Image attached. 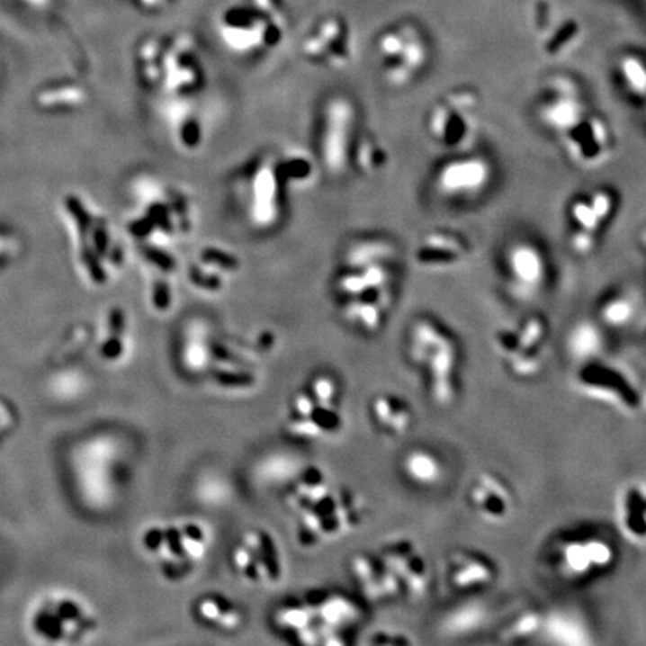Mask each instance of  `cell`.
Returning <instances> with one entry per match:
<instances>
[{"mask_svg":"<svg viewBox=\"0 0 646 646\" xmlns=\"http://www.w3.org/2000/svg\"><path fill=\"white\" fill-rule=\"evenodd\" d=\"M404 256L388 235H356L341 247L331 274V295L343 322L374 336L388 322L403 279Z\"/></svg>","mask_w":646,"mask_h":646,"instance_id":"1","label":"cell"},{"mask_svg":"<svg viewBox=\"0 0 646 646\" xmlns=\"http://www.w3.org/2000/svg\"><path fill=\"white\" fill-rule=\"evenodd\" d=\"M318 169L313 155L297 148L259 151L230 175L232 210L253 232H273L286 219L292 192L309 184Z\"/></svg>","mask_w":646,"mask_h":646,"instance_id":"2","label":"cell"},{"mask_svg":"<svg viewBox=\"0 0 646 646\" xmlns=\"http://www.w3.org/2000/svg\"><path fill=\"white\" fill-rule=\"evenodd\" d=\"M132 201L126 230L138 246L173 250L195 232L198 207L182 184L142 175L133 182Z\"/></svg>","mask_w":646,"mask_h":646,"instance_id":"3","label":"cell"},{"mask_svg":"<svg viewBox=\"0 0 646 646\" xmlns=\"http://www.w3.org/2000/svg\"><path fill=\"white\" fill-rule=\"evenodd\" d=\"M60 216L69 232L76 271L87 283L103 288L121 274L128 264L126 246L98 204L83 193L69 192L60 202Z\"/></svg>","mask_w":646,"mask_h":646,"instance_id":"4","label":"cell"},{"mask_svg":"<svg viewBox=\"0 0 646 646\" xmlns=\"http://www.w3.org/2000/svg\"><path fill=\"white\" fill-rule=\"evenodd\" d=\"M367 130L354 96L345 92L325 96L316 111L311 151L319 169L332 178L354 173L359 146Z\"/></svg>","mask_w":646,"mask_h":646,"instance_id":"5","label":"cell"},{"mask_svg":"<svg viewBox=\"0 0 646 646\" xmlns=\"http://www.w3.org/2000/svg\"><path fill=\"white\" fill-rule=\"evenodd\" d=\"M408 354L426 379L431 399L449 406L458 395L461 345L455 332L433 315H417L406 334Z\"/></svg>","mask_w":646,"mask_h":646,"instance_id":"6","label":"cell"},{"mask_svg":"<svg viewBox=\"0 0 646 646\" xmlns=\"http://www.w3.org/2000/svg\"><path fill=\"white\" fill-rule=\"evenodd\" d=\"M623 209V195L612 184L600 183L576 191L562 207L567 246L576 256L597 252Z\"/></svg>","mask_w":646,"mask_h":646,"instance_id":"7","label":"cell"},{"mask_svg":"<svg viewBox=\"0 0 646 646\" xmlns=\"http://www.w3.org/2000/svg\"><path fill=\"white\" fill-rule=\"evenodd\" d=\"M497 169L491 156L474 147L444 153L430 174L431 192L444 204L478 202L491 191Z\"/></svg>","mask_w":646,"mask_h":646,"instance_id":"8","label":"cell"},{"mask_svg":"<svg viewBox=\"0 0 646 646\" xmlns=\"http://www.w3.org/2000/svg\"><path fill=\"white\" fill-rule=\"evenodd\" d=\"M482 98L471 85H456L434 101L426 115V135L443 153L465 150L479 132Z\"/></svg>","mask_w":646,"mask_h":646,"instance_id":"9","label":"cell"},{"mask_svg":"<svg viewBox=\"0 0 646 646\" xmlns=\"http://www.w3.org/2000/svg\"><path fill=\"white\" fill-rule=\"evenodd\" d=\"M376 53L381 78L392 89H408L421 80L430 67L428 44L421 31L412 26L381 33Z\"/></svg>","mask_w":646,"mask_h":646,"instance_id":"10","label":"cell"},{"mask_svg":"<svg viewBox=\"0 0 646 646\" xmlns=\"http://www.w3.org/2000/svg\"><path fill=\"white\" fill-rule=\"evenodd\" d=\"M551 264L549 253L537 239L516 237L501 247L498 274L512 297L528 301L551 283Z\"/></svg>","mask_w":646,"mask_h":646,"instance_id":"11","label":"cell"},{"mask_svg":"<svg viewBox=\"0 0 646 646\" xmlns=\"http://www.w3.org/2000/svg\"><path fill=\"white\" fill-rule=\"evenodd\" d=\"M363 503L354 492L334 488L320 503L298 514L297 542L302 548L343 537L363 521Z\"/></svg>","mask_w":646,"mask_h":646,"instance_id":"12","label":"cell"},{"mask_svg":"<svg viewBox=\"0 0 646 646\" xmlns=\"http://www.w3.org/2000/svg\"><path fill=\"white\" fill-rule=\"evenodd\" d=\"M533 108L540 126L558 139L588 114L593 105L573 76L555 74L540 85Z\"/></svg>","mask_w":646,"mask_h":646,"instance_id":"13","label":"cell"},{"mask_svg":"<svg viewBox=\"0 0 646 646\" xmlns=\"http://www.w3.org/2000/svg\"><path fill=\"white\" fill-rule=\"evenodd\" d=\"M567 157L580 168H598L611 159L615 135L606 117L596 108L558 138Z\"/></svg>","mask_w":646,"mask_h":646,"instance_id":"14","label":"cell"},{"mask_svg":"<svg viewBox=\"0 0 646 646\" xmlns=\"http://www.w3.org/2000/svg\"><path fill=\"white\" fill-rule=\"evenodd\" d=\"M616 552L614 544L605 537H571L558 544L555 567L562 578L585 580L614 567Z\"/></svg>","mask_w":646,"mask_h":646,"instance_id":"15","label":"cell"},{"mask_svg":"<svg viewBox=\"0 0 646 646\" xmlns=\"http://www.w3.org/2000/svg\"><path fill=\"white\" fill-rule=\"evenodd\" d=\"M239 271L241 259L234 250L211 244L193 256L187 266L186 279L202 295L217 297L229 288Z\"/></svg>","mask_w":646,"mask_h":646,"instance_id":"16","label":"cell"},{"mask_svg":"<svg viewBox=\"0 0 646 646\" xmlns=\"http://www.w3.org/2000/svg\"><path fill=\"white\" fill-rule=\"evenodd\" d=\"M471 253L473 246L460 230L433 228L417 239L413 261L424 270L446 271L465 264Z\"/></svg>","mask_w":646,"mask_h":646,"instance_id":"17","label":"cell"},{"mask_svg":"<svg viewBox=\"0 0 646 646\" xmlns=\"http://www.w3.org/2000/svg\"><path fill=\"white\" fill-rule=\"evenodd\" d=\"M306 602L310 605L313 611L320 643H332V645L345 643L343 639L338 638L341 632L358 624L361 618L358 605L343 594L311 593L306 598Z\"/></svg>","mask_w":646,"mask_h":646,"instance_id":"18","label":"cell"},{"mask_svg":"<svg viewBox=\"0 0 646 646\" xmlns=\"http://www.w3.org/2000/svg\"><path fill=\"white\" fill-rule=\"evenodd\" d=\"M349 570L358 588L372 602H390L406 594L399 578L379 555L356 553L350 560Z\"/></svg>","mask_w":646,"mask_h":646,"instance_id":"19","label":"cell"},{"mask_svg":"<svg viewBox=\"0 0 646 646\" xmlns=\"http://www.w3.org/2000/svg\"><path fill=\"white\" fill-rule=\"evenodd\" d=\"M386 566L403 585L404 593L422 596L430 585V570L426 558L410 540H394L379 552Z\"/></svg>","mask_w":646,"mask_h":646,"instance_id":"20","label":"cell"},{"mask_svg":"<svg viewBox=\"0 0 646 646\" xmlns=\"http://www.w3.org/2000/svg\"><path fill=\"white\" fill-rule=\"evenodd\" d=\"M549 323L542 315H528L514 327H503L494 334L492 343L505 363L528 354H544Z\"/></svg>","mask_w":646,"mask_h":646,"instance_id":"21","label":"cell"},{"mask_svg":"<svg viewBox=\"0 0 646 646\" xmlns=\"http://www.w3.org/2000/svg\"><path fill=\"white\" fill-rule=\"evenodd\" d=\"M579 385L587 394L593 395L596 399L611 401L612 404L632 410L641 408V392L634 390L624 374L618 372L615 368L606 367L594 361L584 363Z\"/></svg>","mask_w":646,"mask_h":646,"instance_id":"22","label":"cell"},{"mask_svg":"<svg viewBox=\"0 0 646 646\" xmlns=\"http://www.w3.org/2000/svg\"><path fill=\"white\" fill-rule=\"evenodd\" d=\"M209 372L214 385L228 394L248 392L257 383V374L250 361L219 336Z\"/></svg>","mask_w":646,"mask_h":646,"instance_id":"23","label":"cell"},{"mask_svg":"<svg viewBox=\"0 0 646 646\" xmlns=\"http://www.w3.org/2000/svg\"><path fill=\"white\" fill-rule=\"evenodd\" d=\"M347 36L340 22H323L315 33L309 35L302 45V53L316 67L331 71L345 69L352 58V47Z\"/></svg>","mask_w":646,"mask_h":646,"instance_id":"24","label":"cell"},{"mask_svg":"<svg viewBox=\"0 0 646 646\" xmlns=\"http://www.w3.org/2000/svg\"><path fill=\"white\" fill-rule=\"evenodd\" d=\"M497 569L482 553L462 549L451 553L447 560V580L461 593H476L488 588L496 580Z\"/></svg>","mask_w":646,"mask_h":646,"instance_id":"25","label":"cell"},{"mask_svg":"<svg viewBox=\"0 0 646 646\" xmlns=\"http://www.w3.org/2000/svg\"><path fill=\"white\" fill-rule=\"evenodd\" d=\"M470 506L489 523H501L514 509V494L503 479L494 473L479 474L469 489Z\"/></svg>","mask_w":646,"mask_h":646,"instance_id":"26","label":"cell"},{"mask_svg":"<svg viewBox=\"0 0 646 646\" xmlns=\"http://www.w3.org/2000/svg\"><path fill=\"white\" fill-rule=\"evenodd\" d=\"M217 334L213 325L205 319L187 323L183 341V363L191 372H209L213 363Z\"/></svg>","mask_w":646,"mask_h":646,"instance_id":"27","label":"cell"},{"mask_svg":"<svg viewBox=\"0 0 646 646\" xmlns=\"http://www.w3.org/2000/svg\"><path fill=\"white\" fill-rule=\"evenodd\" d=\"M332 489L334 485L327 471L318 465H310L301 470L297 479H293L286 501L295 514H301L320 503Z\"/></svg>","mask_w":646,"mask_h":646,"instance_id":"28","label":"cell"},{"mask_svg":"<svg viewBox=\"0 0 646 646\" xmlns=\"http://www.w3.org/2000/svg\"><path fill=\"white\" fill-rule=\"evenodd\" d=\"M372 421L385 434L399 437L412 428L415 415L408 399L397 394H379L370 403Z\"/></svg>","mask_w":646,"mask_h":646,"instance_id":"29","label":"cell"},{"mask_svg":"<svg viewBox=\"0 0 646 646\" xmlns=\"http://www.w3.org/2000/svg\"><path fill=\"white\" fill-rule=\"evenodd\" d=\"M401 473L417 488H433L442 482L444 465L428 447H412L401 458Z\"/></svg>","mask_w":646,"mask_h":646,"instance_id":"30","label":"cell"},{"mask_svg":"<svg viewBox=\"0 0 646 646\" xmlns=\"http://www.w3.org/2000/svg\"><path fill=\"white\" fill-rule=\"evenodd\" d=\"M615 80L621 94L636 110L646 99V58L642 54L625 53L615 65Z\"/></svg>","mask_w":646,"mask_h":646,"instance_id":"31","label":"cell"},{"mask_svg":"<svg viewBox=\"0 0 646 646\" xmlns=\"http://www.w3.org/2000/svg\"><path fill=\"white\" fill-rule=\"evenodd\" d=\"M549 641L558 645L582 646L593 643L588 625L575 612L553 611L544 616L543 630Z\"/></svg>","mask_w":646,"mask_h":646,"instance_id":"32","label":"cell"},{"mask_svg":"<svg viewBox=\"0 0 646 646\" xmlns=\"http://www.w3.org/2000/svg\"><path fill=\"white\" fill-rule=\"evenodd\" d=\"M201 620L220 632L234 633L244 624V612L237 603L221 594H209L196 605Z\"/></svg>","mask_w":646,"mask_h":646,"instance_id":"33","label":"cell"},{"mask_svg":"<svg viewBox=\"0 0 646 646\" xmlns=\"http://www.w3.org/2000/svg\"><path fill=\"white\" fill-rule=\"evenodd\" d=\"M239 540L256 555L265 575L266 585L277 584L283 576V561L274 537L262 528H250L243 533Z\"/></svg>","mask_w":646,"mask_h":646,"instance_id":"34","label":"cell"},{"mask_svg":"<svg viewBox=\"0 0 646 646\" xmlns=\"http://www.w3.org/2000/svg\"><path fill=\"white\" fill-rule=\"evenodd\" d=\"M566 349L578 363L596 361L603 350V336L598 323L593 320L576 322L567 334Z\"/></svg>","mask_w":646,"mask_h":646,"instance_id":"35","label":"cell"},{"mask_svg":"<svg viewBox=\"0 0 646 646\" xmlns=\"http://www.w3.org/2000/svg\"><path fill=\"white\" fill-rule=\"evenodd\" d=\"M636 300L625 289H612L603 295L597 304L598 322L611 327H624L636 316Z\"/></svg>","mask_w":646,"mask_h":646,"instance_id":"36","label":"cell"},{"mask_svg":"<svg viewBox=\"0 0 646 646\" xmlns=\"http://www.w3.org/2000/svg\"><path fill=\"white\" fill-rule=\"evenodd\" d=\"M85 101V90L83 85H49L36 94L38 107L47 110H71L81 107Z\"/></svg>","mask_w":646,"mask_h":646,"instance_id":"37","label":"cell"},{"mask_svg":"<svg viewBox=\"0 0 646 646\" xmlns=\"http://www.w3.org/2000/svg\"><path fill=\"white\" fill-rule=\"evenodd\" d=\"M388 159H390V156H388L383 142L374 133L367 130L361 141V146H359L358 156L354 162V173L363 174V175L379 174L385 169Z\"/></svg>","mask_w":646,"mask_h":646,"instance_id":"38","label":"cell"},{"mask_svg":"<svg viewBox=\"0 0 646 646\" xmlns=\"http://www.w3.org/2000/svg\"><path fill=\"white\" fill-rule=\"evenodd\" d=\"M623 523L625 530L636 539L646 537V492L639 488L630 489L623 503Z\"/></svg>","mask_w":646,"mask_h":646,"instance_id":"39","label":"cell"},{"mask_svg":"<svg viewBox=\"0 0 646 646\" xmlns=\"http://www.w3.org/2000/svg\"><path fill=\"white\" fill-rule=\"evenodd\" d=\"M230 564L235 573L250 585H266L265 575L262 570L261 564L257 561L256 555L247 544L238 540L230 552Z\"/></svg>","mask_w":646,"mask_h":646,"instance_id":"40","label":"cell"},{"mask_svg":"<svg viewBox=\"0 0 646 646\" xmlns=\"http://www.w3.org/2000/svg\"><path fill=\"white\" fill-rule=\"evenodd\" d=\"M126 332H128V316L121 307H114L108 316V334L103 341V354L108 361L121 358L126 347Z\"/></svg>","mask_w":646,"mask_h":646,"instance_id":"41","label":"cell"},{"mask_svg":"<svg viewBox=\"0 0 646 646\" xmlns=\"http://www.w3.org/2000/svg\"><path fill=\"white\" fill-rule=\"evenodd\" d=\"M180 530H182L183 551H184L187 561L191 564L200 562L209 551V530L205 525L195 523V521L183 524L180 525Z\"/></svg>","mask_w":646,"mask_h":646,"instance_id":"42","label":"cell"},{"mask_svg":"<svg viewBox=\"0 0 646 646\" xmlns=\"http://www.w3.org/2000/svg\"><path fill=\"white\" fill-rule=\"evenodd\" d=\"M544 616L537 611H525L501 630L503 642H519L533 638L543 630Z\"/></svg>","mask_w":646,"mask_h":646,"instance_id":"43","label":"cell"},{"mask_svg":"<svg viewBox=\"0 0 646 646\" xmlns=\"http://www.w3.org/2000/svg\"><path fill=\"white\" fill-rule=\"evenodd\" d=\"M578 38H579L578 22H573V20L562 22L561 26L551 31L544 38L543 51L551 58H557V56L566 53L567 49H570L575 45Z\"/></svg>","mask_w":646,"mask_h":646,"instance_id":"44","label":"cell"},{"mask_svg":"<svg viewBox=\"0 0 646 646\" xmlns=\"http://www.w3.org/2000/svg\"><path fill=\"white\" fill-rule=\"evenodd\" d=\"M485 616L487 612L480 605H465L449 615L446 621L447 630L451 633H469L483 624Z\"/></svg>","mask_w":646,"mask_h":646,"instance_id":"45","label":"cell"},{"mask_svg":"<svg viewBox=\"0 0 646 646\" xmlns=\"http://www.w3.org/2000/svg\"><path fill=\"white\" fill-rule=\"evenodd\" d=\"M306 388L315 397L316 403L325 404V406H340L338 404V399H340L338 383L329 374H325V372L316 374Z\"/></svg>","mask_w":646,"mask_h":646,"instance_id":"46","label":"cell"},{"mask_svg":"<svg viewBox=\"0 0 646 646\" xmlns=\"http://www.w3.org/2000/svg\"><path fill=\"white\" fill-rule=\"evenodd\" d=\"M20 241L13 229L0 223V270L9 266L18 257Z\"/></svg>","mask_w":646,"mask_h":646,"instance_id":"47","label":"cell"},{"mask_svg":"<svg viewBox=\"0 0 646 646\" xmlns=\"http://www.w3.org/2000/svg\"><path fill=\"white\" fill-rule=\"evenodd\" d=\"M370 643H372V645H406L408 643V645L410 641L403 634L381 632V633L374 634V638L370 639Z\"/></svg>","mask_w":646,"mask_h":646,"instance_id":"48","label":"cell"},{"mask_svg":"<svg viewBox=\"0 0 646 646\" xmlns=\"http://www.w3.org/2000/svg\"><path fill=\"white\" fill-rule=\"evenodd\" d=\"M638 246L646 266V223L642 226V229H641V232H639Z\"/></svg>","mask_w":646,"mask_h":646,"instance_id":"49","label":"cell"},{"mask_svg":"<svg viewBox=\"0 0 646 646\" xmlns=\"http://www.w3.org/2000/svg\"><path fill=\"white\" fill-rule=\"evenodd\" d=\"M8 417H13V410H11L6 404L0 403V421Z\"/></svg>","mask_w":646,"mask_h":646,"instance_id":"50","label":"cell"},{"mask_svg":"<svg viewBox=\"0 0 646 646\" xmlns=\"http://www.w3.org/2000/svg\"><path fill=\"white\" fill-rule=\"evenodd\" d=\"M641 408H646V390L641 392Z\"/></svg>","mask_w":646,"mask_h":646,"instance_id":"51","label":"cell"},{"mask_svg":"<svg viewBox=\"0 0 646 646\" xmlns=\"http://www.w3.org/2000/svg\"><path fill=\"white\" fill-rule=\"evenodd\" d=\"M638 111H639V112H641V114H642L643 120H645V123H646V99H645V103H642V107L639 108Z\"/></svg>","mask_w":646,"mask_h":646,"instance_id":"52","label":"cell"}]
</instances>
